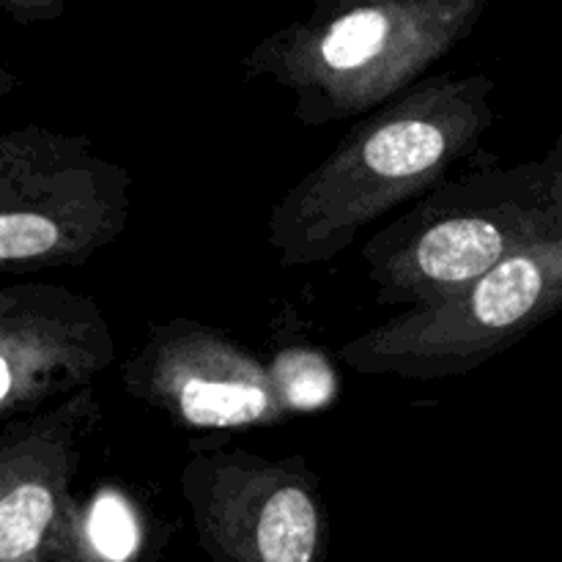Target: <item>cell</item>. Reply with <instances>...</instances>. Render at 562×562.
I'll return each mask as SVG.
<instances>
[{
	"label": "cell",
	"instance_id": "6",
	"mask_svg": "<svg viewBox=\"0 0 562 562\" xmlns=\"http://www.w3.org/2000/svg\"><path fill=\"white\" fill-rule=\"evenodd\" d=\"M181 492L212 562H322L324 516L316 477L300 461L245 450L198 453Z\"/></svg>",
	"mask_w": 562,
	"mask_h": 562
},
{
	"label": "cell",
	"instance_id": "5",
	"mask_svg": "<svg viewBox=\"0 0 562 562\" xmlns=\"http://www.w3.org/2000/svg\"><path fill=\"white\" fill-rule=\"evenodd\" d=\"M130 176L82 137L16 130L0 143V261L77 267L124 231Z\"/></svg>",
	"mask_w": 562,
	"mask_h": 562
},
{
	"label": "cell",
	"instance_id": "3",
	"mask_svg": "<svg viewBox=\"0 0 562 562\" xmlns=\"http://www.w3.org/2000/svg\"><path fill=\"white\" fill-rule=\"evenodd\" d=\"M562 236V168L547 162L448 179L362 247L379 305L431 307L508 258Z\"/></svg>",
	"mask_w": 562,
	"mask_h": 562
},
{
	"label": "cell",
	"instance_id": "8",
	"mask_svg": "<svg viewBox=\"0 0 562 562\" xmlns=\"http://www.w3.org/2000/svg\"><path fill=\"white\" fill-rule=\"evenodd\" d=\"M124 384L130 395L198 431L258 426L291 415L272 368H263L223 329L192 322L151 327L143 349L126 362Z\"/></svg>",
	"mask_w": 562,
	"mask_h": 562
},
{
	"label": "cell",
	"instance_id": "4",
	"mask_svg": "<svg viewBox=\"0 0 562 562\" xmlns=\"http://www.w3.org/2000/svg\"><path fill=\"white\" fill-rule=\"evenodd\" d=\"M562 307V236L494 267L431 307L401 311L340 349L357 373L398 379L464 376Z\"/></svg>",
	"mask_w": 562,
	"mask_h": 562
},
{
	"label": "cell",
	"instance_id": "11",
	"mask_svg": "<svg viewBox=\"0 0 562 562\" xmlns=\"http://www.w3.org/2000/svg\"><path fill=\"white\" fill-rule=\"evenodd\" d=\"M88 541L102 562H130L140 549L135 510L113 488H102L88 508Z\"/></svg>",
	"mask_w": 562,
	"mask_h": 562
},
{
	"label": "cell",
	"instance_id": "2",
	"mask_svg": "<svg viewBox=\"0 0 562 562\" xmlns=\"http://www.w3.org/2000/svg\"><path fill=\"white\" fill-rule=\"evenodd\" d=\"M483 11V0L322 3L307 20L263 38L245 66L294 97L302 124L368 119L423 86Z\"/></svg>",
	"mask_w": 562,
	"mask_h": 562
},
{
	"label": "cell",
	"instance_id": "10",
	"mask_svg": "<svg viewBox=\"0 0 562 562\" xmlns=\"http://www.w3.org/2000/svg\"><path fill=\"white\" fill-rule=\"evenodd\" d=\"M269 368L291 412L318 409L335 398V371L316 349H285Z\"/></svg>",
	"mask_w": 562,
	"mask_h": 562
},
{
	"label": "cell",
	"instance_id": "1",
	"mask_svg": "<svg viewBox=\"0 0 562 562\" xmlns=\"http://www.w3.org/2000/svg\"><path fill=\"white\" fill-rule=\"evenodd\" d=\"M494 82L483 75L428 77L362 119L318 168L302 176L269 214L267 241L285 267L338 258L390 209L426 198L494 126Z\"/></svg>",
	"mask_w": 562,
	"mask_h": 562
},
{
	"label": "cell",
	"instance_id": "7",
	"mask_svg": "<svg viewBox=\"0 0 562 562\" xmlns=\"http://www.w3.org/2000/svg\"><path fill=\"white\" fill-rule=\"evenodd\" d=\"M91 390L47 415L9 423L0 445V562H102L88 510L71 499L80 442L99 420Z\"/></svg>",
	"mask_w": 562,
	"mask_h": 562
},
{
	"label": "cell",
	"instance_id": "9",
	"mask_svg": "<svg viewBox=\"0 0 562 562\" xmlns=\"http://www.w3.org/2000/svg\"><path fill=\"white\" fill-rule=\"evenodd\" d=\"M113 362V335L91 300L58 285L0 294V412L9 423L49 395L86 387Z\"/></svg>",
	"mask_w": 562,
	"mask_h": 562
}]
</instances>
